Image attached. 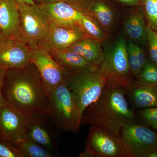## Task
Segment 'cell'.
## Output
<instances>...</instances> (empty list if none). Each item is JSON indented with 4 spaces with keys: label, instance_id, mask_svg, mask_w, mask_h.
I'll return each instance as SVG.
<instances>
[{
    "label": "cell",
    "instance_id": "obj_1",
    "mask_svg": "<svg viewBox=\"0 0 157 157\" xmlns=\"http://www.w3.org/2000/svg\"><path fill=\"white\" fill-rule=\"evenodd\" d=\"M1 91L6 104L29 117L48 114V95L32 63L21 69L6 70Z\"/></svg>",
    "mask_w": 157,
    "mask_h": 157
},
{
    "label": "cell",
    "instance_id": "obj_2",
    "mask_svg": "<svg viewBox=\"0 0 157 157\" xmlns=\"http://www.w3.org/2000/svg\"><path fill=\"white\" fill-rule=\"evenodd\" d=\"M126 90L107 82L100 98L85 109L81 124L96 126L120 137L124 126L136 122L126 98Z\"/></svg>",
    "mask_w": 157,
    "mask_h": 157
},
{
    "label": "cell",
    "instance_id": "obj_3",
    "mask_svg": "<svg viewBox=\"0 0 157 157\" xmlns=\"http://www.w3.org/2000/svg\"><path fill=\"white\" fill-rule=\"evenodd\" d=\"M48 114L61 128L77 133L81 125L78 104L66 83L59 85L48 94Z\"/></svg>",
    "mask_w": 157,
    "mask_h": 157
},
{
    "label": "cell",
    "instance_id": "obj_4",
    "mask_svg": "<svg viewBox=\"0 0 157 157\" xmlns=\"http://www.w3.org/2000/svg\"><path fill=\"white\" fill-rule=\"evenodd\" d=\"M106 83L99 68L69 73L66 83L76 98L81 121L85 109L100 98Z\"/></svg>",
    "mask_w": 157,
    "mask_h": 157
},
{
    "label": "cell",
    "instance_id": "obj_5",
    "mask_svg": "<svg viewBox=\"0 0 157 157\" xmlns=\"http://www.w3.org/2000/svg\"><path fill=\"white\" fill-rule=\"evenodd\" d=\"M100 70L107 82L127 90L134 82L128 62L127 45L121 38L105 55Z\"/></svg>",
    "mask_w": 157,
    "mask_h": 157
},
{
    "label": "cell",
    "instance_id": "obj_6",
    "mask_svg": "<svg viewBox=\"0 0 157 157\" xmlns=\"http://www.w3.org/2000/svg\"><path fill=\"white\" fill-rule=\"evenodd\" d=\"M80 157H132L121 137L91 126L84 151Z\"/></svg>",
    "mask_w": 157,
    "mask_h": 157
},
{
    "label": "cell",
    "instance_id": "obj_7",
    "mask_svg": "<svg viewBox=\"0 0 157 157\" xmlns=\"http://www.w3.org/2000/svg\"><path fill=\"white\" fill-rule=\"evenodd\" d=\"M20 26L26 42L31 46L41 45L47 36L49 24L38 5L18 3Z\"/></svg>",
    "mask_w": 157,
    "mask_h": 157
},
{
    "label": "cell",
    "instance_id": "obj_8",
    "mask_svg": "<svg viewBox=\"0 0 157 157\" xmlns=\"http://www.w3.org/2000/svg\"><path fill=\"white\" fill-rule=\"evenodd\" d=\"M31 48L30 62L40 73L48 95L59 85L66 83L69 73L56 61L49 51L43 46L35 45Z\"/></svg>",
    "mask_w": 157,
    "mask_h": 157
},
{
    "label": "cell",
    "instance_id": "obj_9",
    "mask_svg": "<svg viewBox=\"0 0 157 157\" xmlns=\"http://www.w3.org/2000/svg\"><path fill=\"white\" fill-rule=\"evenodd\" d=\"M120 137L132 157H143L157 150V135L153 130L136 122L124 126Z\"/></svg>",
    "mask_w": 157,
    "mask_h": 157
},
{
    "label": "cell",
    "instance_id": "obj_10",
    "mask_svg": "<svg viewBox=\"0 0 157 157\" xmlns=\"http://www.w3.org/2000/svg\"><path fill=\"white\" fill-rule=\"evenodd\" d=\"M31 52L23 39L4 36L0 43V66L6 70L24 68L31 63Z\"/></svg>",
    "mask_w": 157,
    "mask_h": 157
},
{
    "label": "cell",
    "instance_id": "obj_11",
    "mask_svg": "<svg viewBox=\"0 0 157 157\" xmlns=\"http://www.w3.org/2000/svg\"><path fill=\"white\" fill-rule=\"evenodd\" d=\"M30 117L8 104L0 109V132L5 140L13 144L25 136Z\"/></svg>",
    "mask_w": 157,
    "mask_h": 157
},
{
    "label": "cell",
    "instance_id": "obj_12",
    "mask_svg": "<svg viewBox=\"0 0 157 157\" xmlns=\"http://www.w3.org/2000/svg\"><path fill=\"white\" fill-rule=\"evenodd\" d=\"M39 6L49 23L65 27H80L86 12L63 2L44 3Z\"/></svg>",
    "mask_w": 157,
    "mask_h": 157
},
{
    "label": "cell",
    "instance_id": "obj_13",
    "mask_svg": "<svg viewBox=\"0 0 157 157\" xmlns=\"http://www.w3.org/2000/svg\"><path fill=\"white\" fill-rule=\"evenodd\" d=\"M49 24L47 36L40 45L49 52L68 49L75 42L89 37L80 27H65Z\"/></svg>",
    "mask_w": 157,
    "mask_h": 157
},
{
    "label": "cell",
    "instance_id": "obj_14",
    "mask_svg": "<svg viewBox=\"0 0 157 157\" xmlns=\"http://www.w3.org/2000/svg\"><path fill=\"white\" fill-rule=\"evenodd\" d=\"M0 32L6 37L24 39L20 26L18 3L15 0L0 2Z\"/></svg>",
    "mask_w": 157,
    "mask_h": 157
},
{
    "label": "cell",
    "instance_id": "obj_15",
    "mask_svg": "<svg viewBox=\"0 0 157 157\" xmlns=\"http://www.w3.org/2000/svg\"><path fill=\"white\" fill-rule=\"evenodd\" d=\"M134 105L138 108L157 106V85L134 81L126 90Z\"/></svg>",
    "mask_w": 157,
    "mask_h": 157
},
{
    "label": "cell",
    "instance_id": "obj_16",
    "mask_svg": "<svg viewBox=\"0 0 157 157\" xmlns=\"http://www.w3.org/2000/svg\"><path fill=\"white\" fill-rule=\"evenodd\" d=\"M83 57L94 67L99 68L104 54L98 39L86 37L77 41L68 48Z\"/></svg>",
    "mask_w": 157,
    "mask_h": 157
},
{
    "label": "cell",
    "instance_id": "obj_17",
    "mask_svg": "<svg viewBox=\"0 0 157 157\" xmlns=\"http://www.w3.org/2000/svg\"><path fill=\"white\" fill-rule=\"evenodd\" d=\"M49 52L56 61L68 73L99 68L94 67L83 57L70 49Z\"/></svg>",
    "mask_w": 157,
    "mask_h": 157
},
{
    "label": "cell",
    "instance_id": "obj_18",
    "mask_svg": "<svg viewBox=\"0 0 157 157\" xmlns=\"http://www.w3.org/2000/svg\"><path fill=\"white\" fill-rule=\"evenodd\" d=\"M39 116H34L30 117L26 128L25 136L47 149H52V144L51 138L38 118Z\"/></svg>",
    "mask_w": 157,
    "mask_h": 157
},
{
    "label": "cell",
    "instance_id": "obj_19",
    "mask_svg": "<svg viewBox=\"0 0 157 157\" xmlns=\"http://www.w3.org/2000/svg\"><path fill=\"white\" fill-rule=\"evenodd\" d=\"M124 30L127 35L135 41H141L147 36L144 20L139 13H135L129 16L125 23Z\"/></svg>",
    "mask_w": 157,
    "mask_h": 157
},
{
    "label": "cell",
    "instance_id": "obj_20",
    "mask_svg": "<svg viewBox=\"0 0 157 157\" xmlns=\"http://www.w3.org/2000/svg\"><path fill=\"white\" fill-rule=\"evenodd\" d=\"M128 62L132 74L136 78L146 64L145 55L142 49L132 41L127 45Z\"/></svg>",
    "mask_w": 157,
    "mask_h": 157
},
{
    "label": "cell",
    "instance_id": "obj_21",
    "mask_svg": "<svg viewBox=\"0 0 157 157\" xmlns=\"http://www.w3.org/2000/svg\"><path fill=\"white\" fill-rule=\"evenodd\" d=\"M16 147L21 157H52V155L44 147L25 136Z\"/></svg>",
    "mask_w": 157,
    "mask_h": 157
},
{
    "label": "cell",
    "instance_id": "obj_22",
    "mask_svg": "<svg viewBox=\"0 0 157 157\" xmlns=\"http://www.w3.org/2000/svg\"><path fill=\"white\" fill-rule=\"evenodd\" d=\"M92 9L99 21L104 26H108L113 19V13L104 3L97 2L92 6Z\"/></svg>",
    "mask_w": 157,
    "mask_h": 157
},
{
    "label": "cell",
    "instance_id": "obj_23",
    "mask_svg": "<svg viewBox=\"0 0 157 157\" xmlns=\"http://www.w3.org/2000/svg\"><path fill=\"white\" fill-rule=\"evenodd\" d=\"M137 81L144 84L157 85V66L147 62L137 77Z\"/></svg>",
    "mask_w": 157,
    "mask_h": 157
},
{
    "label": "cell",
    "instance_id": "obj_24",
    "mask_svg": "<svg viewBox=\"0 0 157 157\" xmlns=\"http://www.w3.org/2000/svg\"><path fill=\"white\" fill-rule=\"evenodd\" d=\"M87 13H84L80 21V26L89 37L97 39L103 37V33L95 22Z\"/></svg>",
    "mask_w": 157,
    "mask_h": 157
},
{
    "label": "cell",
    "instance_id": "obj_25",
    "mask_svg": "<svg viewBox=\"0 0 157 157\" xmlns=\"http://www.w3.org/2000/svg\"><path fill=\"white\" fill-rule=\"evenodd\" d=\"M144 4L149 26L157 31V0H144Z\"/></svg>",
    "mask_w": 157,
    "mask_h": 157
},
{
    "label": "cell",
    "instance_id": "obj_26",
    "mask_svg": "<svg viewBox=\"0 0 157 157\" xmlns=\"http://www.w3.org/2000/svg\"><path fill=\"white\" fill-rule=\"evenodd\" d=\"M146 29L150 56L152 63L157 66V33L149 25Z\"/></svg>",
    "mask_w": 157,
    "mask_h": 157
},
{
    "label": "cell",
    "instance_id": "obj_27",
    "mask_svg": "<svg viewBox=\"0 0 157 157\" xmlns=\"http://www.w3.org/2000/svg\"><path fill=\"white\" fill-rule=\"evenodd\" d=\"M138 114L147 125L157 131V106L142 109Z\"/></svg>",
    "mask_w": 157,
    "mask_h": 157
},
{
    "label": "cell",
    "instance_id": "obj_28",
    "mask_svg": "<svg viewBox=\"0 0 157 157\" xmlns=\"http://www.w3.org/2000/svg\"><path fill=\"white\" fill-rule=\"evenodd\" d=\"M36 5L55 2H63L70 4L80 11L86 12L91 6V0H34Z\"/></svg>",
    "mask_w": 157,
    "mask_h": 157
},
{
    "label": "cell",
    "instance_id": "obj_29",
    "mask_svg": "<svg viewBox=\"0 0 157 157\" xmlns=\"http://www.w3.org/2000/svg\"><path fill=\"white\" fill-rule=\"evenodd\" d=\"M0 157H21L13 144L6 140H0Z\"/></svg>",
    "mask_w": 157,
    "mask_h": 157
},
{
    "label": "cell",
    "instance_id": "obj_30",
    "mask_svg": "<svg viewBox=\"0 0 157 157\" xmlns=\"http://www.w3.org/2000/svg\"><path fill=\"white\" fill-rule=\"evenodd\" d=\"M6 70L0 66V89L2 87Z\"/></svg>",
    "mask_w": 157,
    "mask_h": 157
},
{
    "label": "cell",
    "instance_id": "obj_31",
    "mask_svg": "<svg viewBox=\"0 0 157 157\" xmlns=\"http://www.w3.org/2000/svg\"><path fill=\"white\" fill-rule=\"evenodd\" d=\"M122 3L129 6L137 5L139 2L140 0H117Z\"/></svg>",
    "mask_w": 157,
    "mask_h": 157
},
{
    "label": "cell",
    "instance_id": "obj_32",
    "mask_svg": "<svg viewBox=\"0 0 157 157\" xmlns=\"http://www.w3.org/2000/svg\"><path fill=\"white\" fill-rule=\"evenodd\" d=\"M17 3L21 4H26L28 5H36L34 0H15Z\"/></svg>",
    "mask_w": 157,
    "mask_h": 157
},
{
    "label": "cell",
    "instance_id": "obj_33",
    "mask_svg": "<svg viewBox=\"0 0 157 157\" xmlns=\"http://www.w3.org/2000/svg\"><path fill=\"white\" fill-rule=\"evenodd\" d=\"M6 104H6V101L3 97L1 89H0V109Z\"/></svg>",
    "mask_w": 157,
    "mask_h": 157
},
{
    "label": "cell",
    "instance_id": "obj_34",
    "mask_svg": "<svg viewBox=\"0 0 157 157\" xmlns=\"http://www.w3.org/2000/svg\"><path fill=\"white\" fill-rule=\"evenodd\" d=\"M143 157H157V150L153 151L147 153L143 156Z\"/></svg>",
    "mask_w": 157,
    "mask_h": 157
},
{
    "label": "cell",
    "instance_id": "obj_35",
    "mask_svg": "<svg viewBox=\"0 0 157 157\" xmlns=\"http://www.w3.org/2000/svg\"><path fill=\"white\" fill-rule=\"evenodd\" d=\"M4 36H3L2 34L0 32V43L2 42V40L3 38H4Z\"/></svg>",
    "mask_w": 157,
    "mask_h": 157
},
{
    "label": "cell",
    "instance_id": "obj_36",
    "mask_svg": "<svg viewBox=\"0 0 157 157\" xmlns=\"http://www.w3.org/2000/svg\"><path fill=\"white\" fill-rule=\"evenodd\" d=\"M0 140H5V138H4V137H3L2 135V133H1V132H0Z\"/></svg>",
    "mask_w": 157,
    "mask_h": 157
},
{
    "label": "cell",
    "instance_id": "obj_37",
    "mask_svg": "<svg viewBox=\"0 0 157 157\" xmlns=\"http://www.w3.org/2000/svg\"><path fill=\"white\" fill-rule=\"evenodd\" d=\"M1 0H0V2H1Z\"/></svg>",
    "mask_w": 157,
    "mask_h": 157
}]
</instances>
